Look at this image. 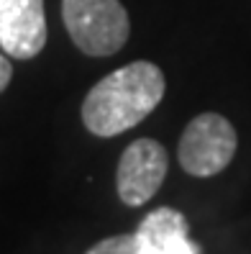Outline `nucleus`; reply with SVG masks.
<instances>
[{
	"label": "nucleus",
	"instance_id": "3",
	"mask_svg": "<svg viewBox=\"0 0 251 254\" xmlns=\"http://www.w3.org/2000/svg\"><path fill=\"white\" fill-rule=\"evenodd\" d=\"M236 146L239 136L228 118L220 113H200L187 124L177 146V157L187 175L210 177L231 164Z\"/></svg>",
	"mask_w": 251,
	"mask_h": 254
},
{
	"label": "nucleus",
	"instance_id": "8",
	"mask_svg": "<svg viewBox=\"0 0 251 254\" xmlns=\"http://www.w3.org/2000/svg\"><path fill=\"white\" fill-rule=\"evenodd\" d=\"M164 254H200V247L190 242V236H185V239H177L172 247H167Z\"/></svg>",
	"mask_w": 251,
	"mask_h": 254
},
{
	"label": "nucleus",
	"instance_id": "2",
	"mask_svg": "<svg viewBox=\"0 0 251 254\" xmlns=\"http://www.w3.org/2000/svg\"><path fill=\"white\" fill-rule=\"evenodd\" d=\"M72 44L87 57H110L126 44L131 21L121 0H62Z\"/></svg>",
	"mask_w": 251,
	"mask_h": 254
},
{
	"label": "nucleus",
	"instance_id": "1",
	"mask_svg": "<svg viewBox=\"0 0 251 254\" xmlns=\"http://www.w3.org/2000/svg\"><path fill=\"white\" fill-rule=\"evenodd\" d=\"M164 87V74L154 62L123 64L93 85L82 103V121L95 136H118L159 106Z\"/></svg>",
	"mask_w": 251,
	"mask_h": 254
},
{
	"label": "nucleus",
	"instance_id": "9",
	"mask_svg": "<svg viewBox=\"0 0 251 254\" xmlns=\"http://www.w3.org/2000/svg\"><path fill=\"white\" fill-rule=\"evenodd\" d=\"M10 77H13V64H10L8 57L0 54V93L10 85Z\"/></svg>",
	"mask_w": 251,
	"mask_h": 254
},
{
	"label": "nucleus",
	"instance_id": "7",
	"mask_svg": "<svg viewBox=\"0 0 251 254\" xmlns=\"http://www.w3.org/2000/svg\"><path fill=\"white\" fill-rule=\"evenodd\" d=\"M85 254H139V242H136V234H118L98 242Z\"/></svg>",
	"mask_w": 251,
	"mask_h": 254
},
{
	"label": "nucleus",
	"instance_id": "6",
	"mask_svg": "<svg viewBox=\"0 0 251 254\" xmlns=\"http://www.w3.org/2000/svg\"><path fill=\"white\" fill-rule=\"evenodd\" d=\"M134 234L139 242V254H164L167 247H172L177 239H185L190 234V226L180 211L156 208L139 223Z\"/></svg>",
	"mask_w": 251,
	"mask_h": 254
},
{
	"label": "nucleus",
	"instance_id": "4",
	"mask_svg": "<svg viewBox=\"0 0 251 254\" xmlns=\"http://www.w3.org/2000/svg\"><path fill=\"white\" fill-rule=\"evenodd\" d=\"M167 149L154 139H139L126 146L115 170L118 198L126 205H144L154 198L167 177Z\"/></svg>",
	"mask_w": 251,
	"mask_h": 254
},
{
	"label": "nucleus",
	"instance_id": "5",
	"mask_svg": "<svg viewBox=\"0 0 251 254\" xmlns=\"http://www.w3.org/2000/svg\"><path fill=\"white\" fill-rule=\"evenodd\" d=\"M0 47L13 59H31L47 47L44 0H0Z\"/></svg>",
	"mask_w": 251,
	"mask_h": 254
}]
</instances>
